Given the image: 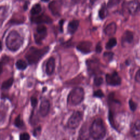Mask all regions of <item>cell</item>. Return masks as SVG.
Wrapping results in <instances>:
<instances>
[{"instance_id": "1", "label": "cell", "mask_w": 140, "mask_h": 140, "mask_svg": "<svg viewBox=\"0 0 140 140\" xmlns=\"http://www.w3.org/2000/svg\"><path fill=\"white\" fill-rule=\"evenodd\" d=\"M90 136L94 140H101L106 135V128L101 118H97L91 124L89 129Z\"/></svg>"}, {"instance_id": "2", "label": "cell", "mask_w": 140, "mask_h": 140, "mask_svg": "<svg viewBox=\"0 0 140 140\" xmlns=\"http://www.w3.org/2000/svg\"><path fill=\"white\" fill-rule=\"evenodd\" d=\"M23 43V39L16 31H12L7 36L6 43L7 47L11 51H17L20 49Z\"/></svg>"}, {"instance_id": "3", "label": "cell", "mask_w": 140, "mask_h": 140, "mask_svg": "<svg viewBox=\"0 0 140 140\" xmlns=\"http://www.w3.org/2000/svg\"><path fill=\"white\" fill-rule=\"evenodd\" d=\"M48 47L39 49L35 48H31L26 54V58L30 64H34L38 62L49 51Z\"/></svg>"}, {"instance_id": "4", "label": "cell", "mask_w": 140, "mask_h": 140, "mask_svg": "<svg viewBox=\"0 0 140 140\" xmlns=\"http://www.w3.org/2000/svg\"><path fill=\"white\" fill-rule=\"evenodd\" d=\"M84 98V91L82 88H75L69 93L67 102L72 105H77L81 103Z\"/></svg>"}, {"instance_id": "5", "label": "cell", "mask_w": 140, "mask_h": 140, "mask_svg": "<svg viewBox=\"0 0 140 140\" xmlns=\"http://www.w3.org/2000/svg\"><path fill=\"white\" fill-rule=\"evenodd\" d=\"M83 115L79 111L74 112L69 118L67 123V126L69 129H76L80 124V122L82 120Z\"/></svg>"}, {"instance_id": "6", "label": "cell", "mask_w": 140, "mask_h": 140, "mask_svg": "<svg viewBox=\"0 0 140 140\" xmlns=\"http://www.w3.org/2000/svg\"><path fill=\"white\" fill-rule=\"evenodd\" d=\"M107 83L112 86L119 85L122 82V79L117 72L108 73L106 75Z\"/></svg>"}, {"instance_id": "7", "label": "cell", "mask_w": 140, "mask_h": 140, "mask_svg": "<svg viewBox=\"0 0 140 140\" xmlns=\"http://www.w3.org/2000/svg\"><path fill=\"white\" fill-rule=\"evenodd\" d=\"M93 44L90 41H83L80 42L77 46L78 50L83 54H88L91 52Z\"/></svg>"}, {"instance_id": "8", "label": "cell", "mask_w": 140, "mask_h": 140, "mask_svg": "<svg viewBox=\"0 0 140 140\" xmlns=\"http://www.w3.org/2000/svg\"><path fill=\"white\" fill-rule=\"evenodd\" d=\"M32 21L38 24H50L52 23V20L49 16L44 14L34 16L32 18Z\"/></svg>"}, {"instance_id": "9", "label": "cell", "mask_w": 140, "mask_h": 140, "mask_svg": "<svg viewBox=\"0 0 140 140\" xmlns=\"http://www.w3.org/2000/svg\"><path fill=\"white\" fill-rule=\"evenodd\" d=\"M50 110V102L48 100H43L41 102L39 108L40 114L42 117H46L49 113Z\"/></svg>"}, {"instance_id": "10", "label": "cell", "mask_w": 140, "mask_h": 140, "mask_svg": "<svg viewBox=\"0 0 140 140\" xmlns=\"http://www.w3.org/2000/svg\"><path fill=\"white\" fill-rule=\"evenodd\" d=\"M88 72L91 74H95L99 71V64L98 61L94 60H89L87 61Z\"/></svg>"}, {"instance_id": "11", "label": "cell", "mask_w": 140, "mask_h": 140, "mask_svg": "<svg viewBox=\"0 0 140 140\" xmlns=\"http://www.w3.org/2000/svg\"><path fill=\"white\" fill-rule=\"evenodd\" d=\"M49 8L54 15H59L61 9V2L59 1H53L50 3Z\"/></svg>"}, {"instance_id": "12", "label": "cell", "mask_w": 140, "mask_h": 140, "mask_svg": "<svg viewBox=\"0 0 140 140\" xmlns=\"http://www.w3.org/2000/svg\"><path fill=\"white\" fill-rule=\"evenodd\" d=\"M133 40V33L129 30H126L123 34L122 37V44L123 46H125L126 44H130Z\"/></svg>"}, {"instance_id": "13", "label": "cell", "mask_w": 140, "mask_h": 140, "mask_svg": "<svg viewBox=\"0 0 140 140\" xmlns=\"http://www.w3.org/2000/svg\"><path fill=\"white\" fill-rule=\"evenodd\" d=\"M55 59L53 57H51L48 59L46 64V71L48 76H50V75H52L54 73V71L55 70Z\"/></svg>"}, {"instance_id": "14", "label": "cell", "mask_w": 140, "mask_h": 140, "mask_svg": "<svg viewBox=\"0 0 140 140\" xmlns=\"http://www.w3.org/2000/svg\"><path fill=\"white\" fill-rule=\"evenodd\" d=\"M131 133L133 137H140V120H137L133 123L131 129Z\"/></svg>"}, {"instance_id": "15", "label": "cell", "mask_w": 140, "mask_h": 140, "mask_svg": "<svg viewBox=\"0 0 140 140\" xmlns=\"http://www.w3.org/2000/svg\"><path fill=\"white\" fill-rule=\"evenodd\" d=\"M117 31V25L115 23L113 22L109 24L104 29L105 34L109 36L114 35Z\"/></svg>"}, {"instance_id": "16", "label": "cell", "mask_w": 140, "mask_h": 140, "mask_svg": "<svg viewBox=\"0 0 140 140\" xmlns=\"http://www.w3.org/2000/svg\"><path fill=\"white\" fill-rule=\"evenodd\" d=\"M79 24V21L77 20H74L70 21L68 25L67 31L69 34H74L78 28Z\"/></svg>"}, {"instance_id": "17", "label": "cell", "mask_w": 140, "mask_h": 140, "mask_svg": "<svg viewBox=\"0 0 140 140\" xmlns=\"http://www.w3.org/2000/svg\"><path fill=\"white\" fill-rule=\"evenodd\" d=\"M138 4H139L138 3V2L136 1H133L129 3L128 9L131 14H133L137 11L138 10Z\"/></svg>"}, {"instance_id": "18", "label": "cell", "mask_w": 140, "mask_h": 140, "mask_svg": "<svg viewBox=\"0 0 140 140\" xmlns=\"http://www.w3.org/2000/svg\"><path fill=\"white\" fill-rule=\"evenodd\" d=\"M14 82V79L12 78H10L7 79L6 81H4L2 84V89H8L12 87Z\"/></svg>"}, {"instance_id": "19", "label": "cell", "mask_w": 140, "mask_h": 140, "mask_svg": "<svg viewBox=\"0 0 140 140\" xmlns=\"http://www.w3.org/2000/svg\"><path fill=\"white\" fill-rule=\"evenodd\" d=\"M117 40L115 38H111L106 43V48L107 49L110 50L112 49L113 47H114L117 45Z\"/></svg>"}, {"instance_id": "20", "label": "cell", "mask_w": 140, "mask_h": 140, "mask_svg": "<svg viewBox=\"0 0 140 140\" xmlns=\"http://www.w3.org/2000/svg\"><path fill=\"white\" fill-rule=\"evenodd\" d=\"M107 14V7L105 6V4H104V5H102L99 12V15L100 18L101 19H104L106 17Z\"/></svg>"}, {"instance_id": "21", "label": "cell", "mask_w": 140, "mask_h": 140, "mask_svg": "<svg viewBox=\"0 0 140 140\" xmlns=\"http://www.w3.org/2000/svg\"><path fill=\"white\" fill-rule=\"evenodd\" d=\"M41 6L39 4H36L32 8L31 10V13L33 15H36L39 14L41 11Z\"/></svg>"}, {"instance_id": "22", "label": "cell", "mask_w": 140, "mask_h": 140, "mask_svg": "<svg viewBox=\"0 0 140 140\" xmlns=\"http://www.w3.org/2000/svg\"><path fill=\"white\" fill-rule=\"evenodd\" d=\"M37 34L41 35H47V28L43 25H40L37 28Z\"/></svg>"}, {"instance_id": "23", "label": "cell", "mask_w": 140, "mask_h": 140, "mask_svg": "<svg viewBox=\"0 0 140 140\" xmlns=\"http://www.w3.org/2000/svg\"><path fill=\"white\" fill-rule=\"evenodd\" d=\"M14 125L18 128H21L24 126V123L23 120L21 119L20 115H19L15 118L14 120Z\"/></svg>"}, {"instance_id": "24", "label": "cell", "mask_w": 140, "mask_h": 140, "mask_svg": "<svg viewBox=\"0 0 140 140\" xmlns=\"http://www.w3.org/2000/svg\"><path fill=\"white\" fill-rule=\"evenodd\" d=\"M103 56L105 60H106L107 62H110L112 60L113 58L114 53L111 52H105Z\"/></svg>"}, {"instance_id": "25", "label": "cell", "mask_w": 140, "mask_h": 140, "mask_svg": "<svg viewBox=\"0 0 140 140\" xmlns=\"http://www.w3.org/2000/svg\"><path fill=\"white\" fill-rule=\"evenodd\" d=\"M16 66L19 69H25L27 67L26 62L23 60H19L16 63Z\"/></svg>"}, {"instance_id": "26", "label": "cell", "mask_w": 140, "mask_h": 140, "mask_svg": "<svg viewBox=\"0 0 140 140\" xmlns=\"http://www.w3.org/2000/svg\"><path fill=\"white\" fill-rule=\"evenodd\" d=\"M121 1V0H109L108 3H107V7L111 8L119 4Z\"/></svg>"}, {"instance_id": "27", "label": "cell", "mask_w": 140, "mask_h": 140, "mask_svg": "<svg viewBox=\"0 0 140 140\" xmlns=\"http://www.w3.org/2000/svg\"><path fill=\"white\" fill-rule=\"evenodd\" d=\"M94 82L96 86H100L103 83V78L101 77H95Z\"/></svg>"}, {"instance_id": "28", "label": "cell", "mask_w": 140, "mask_h": 140, "mask_svg": "<svg viewBox=\"0 0 140 140\" xmlns=\"http://www.w3.org/2000/svg\"><path fill=\"white\" fill-rule=\"evenodd\" d=\"M30 135L27 132H24L20 135L19 140H30Z\"/></svg>"}, {"instance_id": "29", "label": "cell", "mask_w": 140, "mask_h": 140, "mask_svg": "<svg viewBox=\"0 0 140 140\" xmlns=\"http://www.w3.org/2000/svg\"><path fill=\"white\" fill-rule=\"evenodd\" d=\"M129 106H130V108L132 111H135L136 110L137 106V104L133 101H132V100H130V101L129 102Z\"/></svg>"}, {"instance_id": "30", "label": "cell", "mask_w": 140, "mask_h": 140, "mask_svg": "<svg viewBox=\"0 0 140 140\" xmlns=\"http://www.w3.org/2000/svg\"><path fill=\"white\" fill-rule=\"evenodd\" d=\"M94 96L95 97H96V98H102V97H104V94L101 90H98L95 91L94 93Z\"/></svg>"}, {"instance_id": "31", "label": "cell", "mask_w": 140, "mask_h": 140, "mask_svg": "<svg viewBox=\"0 0 140 140\" xmlns=\"http://www.w3.org/2000/svg\"><path fill=\"white\" fill-rule=\"evenodd\" d=\"M37 103H38V100H37V99L35 97H32L31 98V104L32 107H35L37 106Z\"/></svg>"}, {"instance_id": "32", "label": "cell", "mask_w": 140, "mask_h": 140, "mask_svg": "<svg viewBox=\"0 0 140 140\" xmlns=\"http://www.w3.org/2000/svg\"><path fill=\"white\" fill-rule=\"evenodd\" d=\"M102 47L101 46V42H99L96 46V52L98 53H100L102 52Z\"/></svg>"}, {"instance_id": "33", "label": "cell", "mask_w": 140, "mask_h": 140, "mask_svg": "<svg viewBox=\"0 0 140 140\" xmlns=\"http://www.w3.org/2000/svg\"><path fill=\"white\" fill-rule=\"evenodd\" d=\"M41 126H39L38 128H36L34 129V132H33V135H34V136L36 137L37 136V135H38L39 133H40V132L41 131Z\"/></svg>"}, {"instance_id": "34", "label": "cell", "mask_w": 140, "mask_h": 140, "mask_svg": "<svg viewBox=\"0 0 140 140\" xmlns=\"http://www.w3.org/2000/svg\"><path fill=\"white\" fill-rule=\"evenodd\" d=\"M5 113L3 111L0 110V123H2L4 121V119L5 118Z\"/></svg>"}, {"instance_id": "35", "label": "cell", "mask_w": 140, "mask_h": 140, "mask_svg": "<svg viewBox=\"0 0 140 140\" xmlns=\"http://www.w3.org/2000/svg\"><path fill=\"white\" fill-rule=\"evenodd\" d=\"M135 80L137 82L140 83V69H138L136 72L135 76Z\"/></svg>"}, {"instance_id": "36", "label": "cell", "mask_w": 140, "mask_h": 140, "mask_svg": "<svg viewBox=\"0 0 140 140\" xmlns=\"http://www.w3.org/2000/svg\"><path fill=\"white\" fill-rule=\"evenodd\" d=\"M63 23H64V20L63 19H61L60 22H59V26H60V31L62 32L63 31Z\"/></svg>"}, {"instance_id": "37", "label": "cell", "mask_w": 140, "mask_h": 140, "mask_svg": "<svg viewBox=\"0 0 140 140\" xmlns=\"http://www.w3.org/2000/svg\"><path fill=\"white\" fill-rule=\"evenodd\" d=\"M86 0H72V1L76 3H80L85 2Z\"/></svg>"}, {"instance_id": "38", "label": "cell", "mask_w": 140, "mask_h": 140, "mask_svg": "<svg viewBox=\"0 0 140 140\" xmlns=\"http://www.w3.org/2000/svg\"><path fill=\"white\" fill-rule=\"evenodd\" d=\"M3 62H0V74H1L3 71Z\"/></svg>"}, {"instance_id": "39", "label": "cell", "mask_w": 140, "mask_h": 140, "mask_svg": "<svg viewBox=\"0 0 140 140\" xmlns=\"http://www.w3.org/2000/svg\"><path fill=\"white\" fill-rule=\"evenodd\" d=\"M96 1H97V0H90V1L91 4H94Z\"/></svg>"}, {"instance_id": "40", "label": "cell", "mask_w": 140, "mask_h": 140, "mask_svg": "<svg viewBox=\"0 0 140 140\" xmlns=\"http://www.w3.org/2000/svg\"><path fill=\"white\" fill-rule=\"evenodd\" d=\"M2 48V42H1V41H0V50H1Z\"/></svg>"}, {"instance_id": "41", "label": "cell", "mask_w": 140, "mask_h": 140, "mask_svg": "<svg viewBox=\"0 0 140 140\" xmlns=\"http://www.w3.org/2000/svg\"><path fill=\"white\" fill-rule=\"evenodd\" d=\"M43 2H47L48 1H49V0H42Z\"/></svg>"}, {"instance_id": "42", "label": "cell", "mask_w": 140, "mask_h": 140, "mask_svg": "<svg viewBox=\"0 0 140 140\" xmlns=\"http://www.w3.org/2000/svg\"><path fill=\"white\" fill-rule=\"evenodd\" d=\"M138 9H140V3L138 4Z\"/></svg>"}]
</instances>
